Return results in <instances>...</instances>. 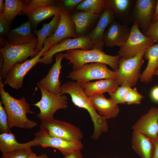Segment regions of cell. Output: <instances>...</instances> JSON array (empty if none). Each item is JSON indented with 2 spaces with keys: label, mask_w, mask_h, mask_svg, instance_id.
I'll return each instance as SVG.
<instances>
[{
  "label": "cell",
  "mask_w": 158,
  "mask_h": 158,
  "mask_svg": "<svg viewBox=\"0 0 158 158\" xmlns=\"http://www.w3.org/2000/svg\"><path fill=\"white\" fill-rule=\"evenodd\" d=\"M153 140L154 151L152 158H158V136Z\"/></svg>",
  "instance_id": "41"
},
{
  "label": "cell",
  "mask_w": 158,
  "mask_h": 158,
  "mask_svg": "<svg viewBox=\"0 0 158 158\" xmlns=\"http://www.w3.org/2000/svg\"><path fill=\"white\" fill-rule=\"evenodd\" d=\"M135 0H107V5L111 10L115 20L129 25L132 23L131 12Z\"/></svg>",
  "instance_id": "21"
},
{
  "label": "cell",
  "mask_w": 158,
  "mask_h": 158,
  "mask_svg": "<svg viewBox=\"0 0 158 158\" xmlns=\"http://www.w3.org/2000/svg\"><path fill=\"white\" fill-rule=\"evenodd\" d=\"M53 0H32L29 1L23 11L19 14L26 15L28 12L36 8L47 5L55 4Z\"/></svg>",
  "instance_id": "32"
},
{
  "label": "cell",
  "mask_w": 158,
  "mask_h": 158,
  "mask_svg": "<svg viewBox=\"0 0 158 158\" xmlns=\"http://www.w3.org/2000/svg\"><path fill=\"white\" fill-rule=\"evenodd\" d=\"M107 2V0H83L76 7L75 10L100 16Z\"/></svg>",
  "instance_id": "30"
},
{
  "label": "cell",
  "mask_w": 158,
  "mask_h": 158,
  "mask_svg": "<svg viewBox=\"0 0 158 158\" xmlns=\"http://www.w3.org/2000/svg\"><path fill=\"white\" fill-rule=\"evenodd\" d=\"M64 57L73 65V70L77 69L88 63L99 62L109 66L114 71L118 69L121 57L119 55L111 56L103 50L94 48L90 50L73 49L66 51Z\"/></svg>",
  "instance_id": "3"
},
{
  "label": "cell",
  "mask_w": 158,
  "mask_h": 158,
  "mask_svg": "<svg viewBox=\"0 0 158 158\" xmlns=\"http://www.w3.org/2000/svg\"><path fill=\"white\" fill-rule=\"evenodd\" d=\"M157 0H135L132 9L131 23H136L145 34L152 22Z\"/></svg>",
  "instance_id": "12"
},
{
  "label": "cell",
  "mask_w": 158,
  "mask_h": 158,
  "mask_svg": "<svg viewBox=\"0 0 158 158\" xmlns=\"http://www.w3.org/2000/svg\"><path fill=\"white\" fill-rule=\"evenodd\" d=\"M132 147L141 158H152L154 151L153 140L144 134L133 131Z\"/></svg>",
  "instance_id": "23"
},
{
  "label": "cell",
  "mask_w": 158,
  "mask_h": 158,
  "mask_svg": "<svg viewBox=\"0 0 158 158\" xmlns=\"http://www.w3.org/2000/svg\"><path fill=\"white\" fill-rule=\"evenodd\" d=\"M154 43L152 40L140 31L136 23H133L128 39L120 47L118 55L125 59L132 57L146 50Z\"/></svg>",
  "instance_id": "10"
},
{
  "label": "cell",
  "mask_w": 158,
  "mask_h": 158,
  "mask_svg": "<svg viewBox=\"0 0 158 158\" xmlns=\"http://www.w3.org/2000/svg\"><path fill=\"white\" fill-rule=\"evenodd\" d=\"M158 20V0L157 1L154 14L153 15L152 22H153Z\"/></svg>",
  "instance_id": "42"
},
{
  "label": "cell",
  "mask_w": 158,
  "mask_h": 158,
  "mask_svg": "<svg viewBox=\"0 0 158 158\" xmlns=\"http://www.w3.org/2000/svg\"><path fill=\"white\" fill-rule=\"evenodd\" d=\"M132 129L152 140L155 139L158 136V108L151 107L135 122Z\"/></svg>",
  "instance_id": "14"
},
{
  "label": "cell",
  "mask_w": 158,
  "mask_h": 158,
  "mask_svg": "<svg viewBox=\"0 0 158 158\" xmlns=\"http://www.w3.org/2000/svg\"><path fill=\"white\" fill-rule=\"evenodd\" d=\"M93 48L92 43L88 35L68 38L49 49L40 58L39 63L44 65L51 64L55 54L65 51L77 49L88 50Z\"/></svg>",
  "instance_id": "11"
},
{
  "label": "cell",
  "mask_w": 158,
  "mask_h": 158,
  "mask_svg": "<svg viewBox=\"0 0 158 158\" xmlns=\"http://www.w3.org/2000/svg\"><path fill=\"white\" fill-rule=\"evenodd\" d=\"M89 98L93 108L100 116L108 119L114 118L118 114L120 109L118 105L113 103L103 94L90 96Z\"/></svg>",
  "instance_id": "20"
},
{
  "label": "cell",
  "mask_w": 158,
  "mask_h": 158,
  "mask_svg": "<svg viewBox=\"0 0 158 158\" xmlns=\"http://www.w3.org/2000/svg\"><path fill=\"white\" fill-rule=\"evenodd\" d=\"M63 158H83L81 150H79L64 156Z\"/></svg>",
  "instance_id": "40"
},
{
  "label": "cell",
  "mask_w": 158,
  "mask_h": 158,
  "mask_svg": "<svg viewBox=\"0 0 158 158\" xmlns=\"http://www.w3.org/2000/svg\"><path fill=\"white\" fill-rule=\"evenodd\" d=\"M9 24L4 18L3 14L0 15V37H7L9 31L11 29Z\"/></svg>",
  "instance_id": "37"
},
{
  "label": "cell",
  "mask_w": 158,
  "mask_h": 158,
  "mask_svg": "<svg viewBox=\"0 0 158 158\" xmlns=\"http://www.w3.org/2000/svg\"><path fill=\"white\" fill-rule=\"evenodd\" d=\"M64 58V54H56L55 62L49 70L48 73L38 83L43 88L55 94H60L61 83L60 80L61 63Z\"/></svg>",
  "instance_id": "18"
},
{
  "label": "cell",
  "mask_w": 158,
  "mask_h": 158,
  "mask_svg": "<svg viewBox=\"0 0 158 158\" xmlns=\"http://www.w3.org/2000/svg\"><path fill=\"white\" fill-rule=\"evenodd\" d=\"M37 86L41 91V98L33 105L40 110V112L36 116L42 122L53 118L54 114L57 110L67 108L68 98L66 95L53 94L44 89L38 83Z\"/></svg>",
  "instance_id": "6"
},
{
  "label": "cell",
  "mask_w": 158,
  "mask_h": 158,
  "mask_svg": "<svg viewBox=\"0 0 158 158\" xmlns=\"http://www.w3.org/2000/svg\"><path fill=\"white\" fill-rule=\"evenodd\" d=\"M144 57L148 63L140 79L141 82L147 83L152 81L154 72L158 67V43H154L148 48Z\"/></svg>",
  "instance_id": "26"
},
{
  "label": "cell",
  "mask_w": 158,
  "mask_h": 158,
  "mask_svg": "<svg viewBox=\"0 0 158 158\" xmlns=\"http://www.w3.org/2000/svg\"><path fill=\"white\" fill-rule=\"evenodd\" d=\"M34 146H38L35 138L27 142L21 143L17 142L16 135L11 132L0 134V149L2 154L18 149L31 148Z\"/></svg>",
  "instance_id": "27"
},
{
  "label": "cell",
  "mask_w": 158,
  "mask_h": 158,
  "mask_svg": "<svg viewBox=\"0 0 158 158\" xmlns=\"http://www.w3.org/2000/svg\"><path fill=\"white\" fill-rule=\"evenodd\" d=\"M36 156V154L34 152H32L28 158H35Z\"/></svg>",
  "instance_id": "46"
},
{
  "label": "cell",
  "mask_w": 158,
  "mask_h": 158,
  "mask_svg": "<svg viewBox=\"0 0 158 158\" xmlns=\"http://www.w3.org/2000/svg\"><path fill=\"white\" fill-rule=\"evenodd\" d=\"M144 98L142 95L138 91L136 87L132 88L126 96L123 104L130 105L139 104Z\"/></svg>",
  "instance_id": "33"
},
{
  "label": "cell",
  "mask_w": 158,
  "mask_h": 158,
  "mask_svg": "<svg viewBox=\"0 0 158 158\" xmlns=\"http://www.w3.org/2000/svg\"><path fill=\"white\" fill-rule=\"evenodd\" d=\"M0 78V95L1 101L7 113L9 128L17 127L31 129L36 126L37 123L29 119L28 113L35 112L31 110L29 104L24 97L17 99L12 96L4 88V84Z\"/></svg>",
  "instance_id": "2"
},
{
  "label": "cell",
  "mask_w": 158,
  "mask_h": 158,
  "mask_svg": "<svg viewBox=\"0 0 158 158\" xmlns=\"http://www.w3.org/2000/svg\"><path fill=\"white\" fill-rule=\"evenodd\" d=\"M79 83L95 80L116 79V71L109 69L105 63L96 62L86 64L79 68L73 70L67 77Z\"/></svg>",
  "instance_id": "7"
},
{
  "label": "cell",
  "mask_w": 158,
  "mask_h": 158,
  "mask_svg": "<svg viewBox=\"0 0 158 158\" xmlns=\"http://www.w3.org/2000/svg\"><path fill=\"white\" fill-rule=\"evenodd\" d=\"M35 158H49L47 155L45 154H43L38 156H36Z\"/></svg>",
  "instance_id": "45"
},
{
  "label": "cell",
  "mask_w": 158,
  "mask_h": 158,
  "mask_svg": "<svg viewBox=\"0 0 158 158\" xmlns=\"http://www.w3.org/2000/svg\"><path fill=\"white\" fill-rule=\"evenodd\" d=\"M130 28L128 25L115 20L107 27L104 35V45L108 47H122L128 39Z\"/></svg>",
  "instance_id": "16"
},
{
  "label": "cell",
  "mask_w": 158,
  "mask_h": 158,
  "mask_svg": "<svg viewBox=\"0 0 158 158\" xmlns=\"http://www.w3.org/2000/svg\"><path fill=\"white\" fill-rule=\"evenodd\" d=\"M80 84L89 97L107 92L112 93L119 86L116 79H102Z\"/></svg>",
  "instance_id": "25"
},
{
  "label": "cell",
  "mask_w": 158,
  "mask_h": 158,
  "mask_svg": "<svg viewBox=\"0 0 158 158\" xmlns=\"http://www.w3.org/2000/svg\"><path fill=\"white\" fill-rule=\"evenodd\" d=\"M114 20L111 10L107 5L95 27L87 35L92 43L94 48L103 50L104 45L103 40L104 34L108 26Z\"/></svg>",
  "instance_id": "17"
},
{
  "label": "cell",
  "mask_w": 158,
  "mask_h": 158,
  "mask_svg": "<svg viewBox=\"0 0 158 158\" xmlns=\"http://www.w3.org/2000/svg\"><path fill=\"white\" fill-rule=\"evenodd\" d=\"M8 122L6 111L0 101V132L1 133H8L11 132Z\"/></svg>",
  "instance_id": "35"
},
{
  "label": "cell",
  "mask_w": 158,
  "mask_h": 158,
  "mask_svg": "<svg viewBox=\"0 0 158 158\" xmlns=\"http://www.w3.org/2000/svg\"><path fill=\"white\" fill-rule=\"evenodd\" d=\"M63 8L61 4H55L35 9L26 14L33 31L43 21L60 13Z\"/></svg>",
  "instance_id": "22"
},
{
  "label": "cell",
  "mask_w": 158,
  "mask_h": 158,
  "mask_svg": "<svg viewBox=\"0 0 158 158\" xmlns=\"http://www.w3.org/2000/svg\"><path fill=\"white\" fill-rule=\"evenodd\" d=\"M60 13L54 16L48 23H44L40 29L38 30L35 29L33 31L38 40L37 46L35 49L36 51L40 52L42 50L47 39L56 30L60 20Z\"/></svg>",
  "instance_id": "28"
},
{
  "label": "cell",
  "mask_w": 158,
  "mask_h": 158,
  "mask_svg": "<svg viewBox=\"0 0 158 158\" xmlns=\"http://www.w3.org/2000/svg\"><path fill=\"white\" fill-rule=\"evenodd\" d=\"M60 94H69L75 105L86 110L89 112L94 126V131L91 136L95 140L97 139L104 132L108 129L107 119L99 115L93 108L89 97L86 93L81 85L77 82L69 81L61 85Z\"/></svg>",
  "instance_id": "1"
},
{
  "label": "cell",
  "mask_w": 158,
  "mask_h": 158,
  "mask_svg": "<svg viewBox=\"0 0 158 158\" xmlns=\"http://www.w3.org/2000/svg\"></svg>",
  "instance_id": "48"
},
{
  "label": "cell",
  "mask_w": 158,
  "mask_h": 158,
  "mask_svg": "<svg viewBox=\"0 0 158 158\" xmlns=\"http://www.w3.org/2000/svg\"><path fill=\"white\" fill-rule=\"evenodd\" d=\"M83 0H64L62 1L63 7L65 8L71 9L76 6Z\"/></svg>",
  "instance_id": "38"
},
{
  "label": "cell",
  "mask_w": 158,
  "mask_h": 158,
  "mask_svg": "<svg viewBox=\"0 0 158 158\" xmlns=\"http://www.w3.org/2000/svg\"><path fill=\"white\" fill-rule=\"evenodd\" d=\"M71 37H77L71 15L68 11L63 8L60 13L58 26L54 32L49 36V48L61 41Z\"/></svg>",
  "instance_id": "15"
},
{
  "label": "cell",
  "mask_w": 158,
  "mask_h": 158,
  "mask_svg": "<svg viewBox=\"0 0 158 158\" xmlns=\"http://www.w3.org/2000/svg\"><path fill=\"white\" fill-rule=\"evenodd\" d=\"M144 35L158 43V20L151 23Z\"/></svg>",
  "instance_id": "36"
},
{
  "label": "cell",
  "mask_w": 158,
  "mask_h": 158,
  "mask_svg": "<svg viewBox=\"0 0 158 158\" xmlns=\"http://www.w3.org/2000/svg\"><path fill=\"white\" fill-rule=\"evenodd\" d=\"M146 51L132 57L128 59L121 57L116 71L117 80L119 86L126 85L132 87L135 85L140 78V70L144 62L143 58Z\"/></svg>",
  "instance_id": "8"
},
{
  "label": "cell",
  "mask_w": 158,
  "mask_h": 158,
  "mask_svg": "<svg viewBox=\"0 0 158 158\" xmlns=\"http://www.w3.org/2000/svg\"><path fill=\"white\" fill-rule=\"evenodd\" d=\"M49 36L45 40L42 50L36 56L27 59L21 63L13 65L6 73L3 82L12 88L18 90L22 88L24 78L27 73L38 63L44 53L49 48Z\"/></svg>",
  "instance_id": "5"
},
{
  "label": "cell",
  "mask_w": 158,
  "mask_h": 158,
  "mask_svg": "<svg viewBox=\"0 0 158 158\" xmlns=\"http://www.w3.org/2000/svg\"><path fill=\"white\" fill-rule=\"evenodd\" d=\"M8 41H6L3 37H0V47L1 48L4 47L7 44Z\"/></svg>",
  "instance_id": "44"
},
{
  "label": "cell",
  "mask_w": 158,
  "mask_h": 158,
  "mask_svg": "<svg viewBox=\"0 0 158 158\" xmlns=\"http://www.w3.org/2000/svg\"><path fill=\"white\" fill-rule=\"evenodd\" d=\"M35 135L38 146L56 148L64 156L81 150L83 147L81 141L71 142L59 138L50 137L41 130L35 133Z\"/></svg>",
  "instance_id": "13"
},
{
  "label": "cell",
  "mask_w": 158,
  "mask_h": 158,
  "mask_svg": "<svg viewBox=\"0 0 158 158\" xmlns=\"http://www.w3.org/2000/svg\"><path fill=\"white\" fill-rule=\"evenodd\" d=\"M132 87L126 85L119 86L114 92L109 93V99L115 104H123L124 99Z\"/></svg>",
  "instance_id": "31"
},
{
  "label": "cell",
  "mask_w": 158,
  "mask_h": 158,
  "mask_svg": "<svg viewBox=\"0 0 158 158\" xmlns=\"http://www.w3.org/2000/svg\"><path fill=\"white\" fill-rule=\"evenodd\" d=\"M77 37L87 35L86 34L100 16L87 12L77 11L71 15Z\"/></svg>",
  "instance_id": "24"
},
{
  "label": "cell",
  "mask_w": 158,
  "mask_h": 158,
  "mask_svg": "<svg viewBox=\"0 0 158 158\" xmlns=\"http://www.w3.org/2000/svg\"><path fill=\"white\" fill-rule=\"evenodd\" d=\"M32 152L31 148L18 149L3 154L1 158H28Z\"/></svg>",
  "instance_id": "34"
},
{
  "label": "cell",
  "mask_w": 158,
  "mask_h": 158,
  "mask_svg": "<svg viewBox=\"0 0 158 158\" xmlns=\"http://www.w3.org/2000/svg\"><path fill=\"white\" fill-rule=\"evenodd\" d=\"M40 130L49 136L71 142L81 141L83 133L78 127L54 118L42 122Z\"/></svg>",
  "instance_id": "9"
},
{
  "label": "cell",
  "mask_w": 158,
  "mask_h": 158,
  "mask_svg": "<svg viewBox=\"0 0 158 158\" xmlns=\"http://www.w3.org/2000/svg\"><path fill=\"white\" fill-rule=\"evenodd\" d=\"M153 75V76L154 75H157L158 76V67L154 71Z\"/></svg>",
  "instance_id": "47"
},
{
  "label": "cell",
  "mask_w": 158,
  "mask_h": 158,
  "mask_svg": "<svg viewBox=\"0 0 158 158\" xmlns=\"http://www.w3.org/2000/svg\"><path fill=\"white\" fill-rule=\"evenodd\" d=\"M27 4L19 0H5L3 15L11 25L14 19L23 11Z\"/></svg>",
  "instance_id": "29"
},
{
  "label": "cell",
  "mask_w": 158,
  "mask_h": 158,
  "mask_svg": "<svg viewBox=\"0 0 158 158\" xmlns=\"http://www.w3.org/2000/svg\"><path fill=\"white\" fill-rule=\"evenodd\" d=\"M38 44V40L27 44L13 45L7 42L6 44L0 48V55L3 61L2 68L0 69V77L4 79L10 68L14 64L21 63L31 57L33 58L40 52L35 49Z\"/></svg>",
  "instance_id": "4"
},
{
  "label": "cell",
  "mask_w": 158,
  "mask_h": 158,
  "mask_svg": "<svg viewBox=\"0 0 158 158\" xmlns=\"http://www.w3.org/2000/svg\"><path fill=\"white\" fill-rule=\"evenodd\" d=\"M32 30L28 21L23 23L18 27L10 30L6 37L7 41L13 45H23L36 41L37 38Z\"/></svg>",
  "instance_id": "19"
},
{
  "label": "cell",
  "mask_w": 158,
  "mask_h": 158,
  "mask_svg": "<svg viewBox=\"0 0 158 158\" xmlns=\"http://www.w3.org/2000/svg\"><path fill=\"white\" fill-rule=\"evenodd\" d=\"M4 8V1L0 0V15L3 14Z\"/></svg>",
  "instance_id": "43"
},
{
  "label": "cell",
  "mask_w": 158,
  "mask_h": 158,
  "mask_svg": "<svg viewBox=\"0 0 158 158\" xmlns=\"http://www.w3.org/2000/svg\"><path fill=\"white\" fill-rule=\"evenodd\" d=\"M150 97L153 102L158 103V85L152 88L150 91Z\"/></svg>",
  "instance_id": "39"
}]
</instances>
